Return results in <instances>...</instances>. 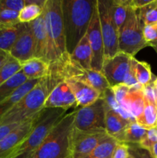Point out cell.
I'll use <instances>...</instances> for the list:
<instances>
[{"label": "cell", "mask_w": 157, "mask_h": 158, "mask_svg": "<svg viewBox=\"0 0 157 158\" xmlns=\"http://www.w3.org/2000/svg\"><path fill=\"white\" fill-rule=\"evenodd\" d=\"M44 108H61L68 110L78 108L72 89L66 80L60 82L51 91L45 103Z\"/></svg>", "instance_id": "14"}, {"label": "cell", "mask_w": 157, "mask_h": 158, "mask_svg": "<svg viewBox=\"0 0 157 158\" xmlns=\"http://www.w3.org/2000/svg\"><path fill=\"white\" fill-rule=\"evenodd\" d=\"M40 113L41 112L26 121L20 123L0 141V158L10 157L16 148L31 132Z\"/></svg>", "instance_id": "13"}, {"label": "cell", "mask_w": 157, "mask_h": 158, "mask_svg": "<svg viewBox=\"0 0 157 158\" xmlns=\"http://www.w3.org/2000/svg\"><path fill=\"white\" fill-rule=\"evenodd\" d=\"M139 16L144 26L157 24V0L138 10Z\"/></svg>", "instance_id": "32"}, {"label": "cell", "mask_w": 157, "mask_h": 158, "mask_svg": "<svg viewBox=\"0 0 157 158\" xmlns=\"http://www.w3.org/2000/svg\"><path fill=\"white\" fill-rule=\"evenodd\" d=\"M46 0H26V6L18 13V20L22 23H29L40 16L43 12Z\"/></svg>", "instance_id": "24"}, {"label": "cell", "mask_w": 157, "mask_h": 158, "mask_svg": "<svg viewBox=\"0 0 157 158\" xmlns=\"http://www.w3.org/2000/svg\"><path fill=\"white\" fill-rule=\"evenodd\" d=\"M132 70L135 80L142 87L150 83L155 78L152 75L150 65L146 62L139 61L135 57L132 60Z\"/></svg>", "instance_id": "25"}, {"label": "cell", "mask_w": 157, "mask_h": 158, "mask_svg": "<svg viewBox=\"0 0 157 158\" xmlns=\"http://www.w3.org/2000/svg\"><path fill=\"white\" fill-rule=\"evenodd\" d=\"M86 34H87L89 45H90L92 52L91 68L94 70L102 72V68H103L105 60L104 43H103V35H102L101 28H100L97 4Z\"/></svg>", "instance_id": "12"}, {"label": "cell", "mask_w": 157, "mask_h": 158, "mask_svg": "<svg viewBox=\"0 0 157 158\" xmlns=\"http://www.w3.org/2000/svg\"><path fill=\"white\" fill-rule=\"evenodd\" d=\"M35 46L32 29L27 23L26 29L18 36L16 42L9 51V55L12 58L23 63L32 58H35Z\"/></svg>", "instance_id": "15"}, {"label": "cell", "mask_w": 157, "mask_h": 158, "mask_svg": "<svg viewBox=\"0 0 157 158\" xmlns=\"http://www.w3.org/2000/svg\"><path fill=\"white\" fill-rule=\"evenodd\" d=\"M129 157L128 146L126 143L118 142L111 158H127Z\"/></svg>", "instance_id": "40"}, {"label": "cell", "mask_w": 157, "mask_h": 158, "mask_svg": "<svg viewBox=\"0 0 157 158\" xmlns=\"http://www.w3.org/2000/svg\"><path fill=\"white\" fill-rule=\"evenodd\" d=\"M109 106L101 96L93 103L76 110L74 128L78 131H106V114Z\"/></svg>", "instance_id": "9"}, {"label": "cell", "mask_w": 157, "mask_h": 158, "mask_svg": "<svg viewBox=\"0 0 157 158\" xmlns=\"http://www.w3.org/2000/svg\"><path fill=\"white\" fill-rule=\"evenodd\" d=\"M132 120L125 119L121 115L108 108L106 114V131L109 136L120 142L125 130Z\"/></svg>", "instance_id": "18"}, {"label": "cell", "mask_w": 157, "mask_h": 158, "mask_svg": "<svg viewBox=\"0 0 157 158\" xmlns=\"http://www.w3.org/2000/svg\"><path fill=\"white\" fill-rule=\"evenodd\" d=\"M28 79L21 70L15 76L0 85V103L9 98L21 85L26 83Z\"/></svg>", "instance_id": "28"}, {"label": "cell", "mask_w": 157, "mask_h": 158, "mask_svg": "<svg viewBox=\"0 0 157 158\" xmlns=\"http://www.w3.org/2000/svg\"><path fill=\"white\" fill-rule=\"evenodd\" d=\"M154 49H155V52H157V44L156 45H155V46H154Z\"/></svg>", "instance_id": "46"}, {"label": "cell", "mask_w": 157, "mask_h": 158, "mask_svg": "<svg viewBox=\"0 0 157 158\" xmlns=\"http://www.w3.org/2000/svg\"><path fill=\"white\" fill-rule=\"evenodd\" d=\"M120 106L135 120L143 113L145 107V99L142 88H130L122 100Z\"/></svg>", "instance_id": "19"}, {"label": "cell", "mask_w": 157, "mask_h": 158, "mask_svg": "<svg viewBox=\"0 0 157 158\" xmlns=\"http://www.w3.org/2000/svg\"><path fill=\"white\" fill-rule=\"evenodd\" d=\"M26 6V0H0V10L15 11L19 12Z\"/></svg>", "instance_id": "36"}, {"label": "cell", "mask_w": 157, "mask_h": 158, "mask_svg": "<svg viewBox=\"0 0 157 158\" xmlns=\"http://www.w3.org/2000/svg\"><path fill=\"white\" fill-rule=\"evenodd\" d=\"M9 57H10V55L9 52L0 49V69L6 64V62L9 60Z\"/></svg>", "instance_id": "43"}, {"label": "cell", "mask_w": 157, "mask_h": 158, "mask_svg": "<svg viewBox=\"0 0 157 158\" xmlns=\"http://www.w3.org/2000/svg\"><path fill=\"white\" fill-rule=\"evenodd\" d=\"M128 146L129 155L132 158H154L150 151L139 143H126Z\"/></svg>", "instance_id": "34"}, {"label": "cell", "mask_w": 157, "mask_h": 158, "mask_svg": "<svg viewBox=\"0 0 157 158\" xmlns=\"http://www.w3.org/2000/svg\"><path fill=\"white\" fill-rule=\"evenodd\" d=\"M97 9L106 60L119 52V30L112 17V0H97Z\"/></svg>", "instance_id": "8"}, {"label": "cell", "mask_w": 157, "mask_h": 158, "mask_svg": "<svg viewBox=\"0 0 157 158\" xmlns=\"http://www.w3.org/2000/svg\"><path fill=\"white\" fill-rule=\"evenodd\" d=\"M118 142L108 134L88 155L83 158H111Z\"/></svg>", "instance_id": "26"}, {"label": "cell", "mask_w": 157, "mask_h": 158, "mask_svg": "<svg viewBox=\"0 0 157 158\" xmlns=\"http://www.w3.org/2000/svg\"><path fill=\"white\" fill-rule=\"evenodd\" d=\"M76 110L66 114L49 132L31 158H72V141Z\"/></svg>", "instance_id": "3"}, {"label": "cell", "mask_w": 157, "mask_h": 158, "mask_svg": "<svg viewBox=\"0 0 157 158\" xmlns=\"http://www.w3.org/2000/svg\"><path fill=\"white\" fill-rule=\"evenodd\" d=\"M72 89L78 107L90 105L100 98L102 94L92 86L75 80H65Z\"/></svg>", "instance_id": "16"}, {"label": "cell", "mask_w": 157, "mask_h": 158, "mask_svg": "<svg viewBox=\"0 0 157 158\" xmlns=\"http://www.w3.org/2000/svg\"><path fill=\"white\" fill-rule=\"evenodd\" d=\"M108 134L106 131H78L72 132V158H83L89 154Z\"/></svg>", "instance_id": "11"}, {"label": "cell", "mask_w": 157, "mask_h": 158, "mask_svg": "<svg viewBox=\"0 0 157 158\" xmlns=\"http://www.w3.org/2000/svg\"><path fill=\"white\" fill-rule=\"evenodd\" d=\"M135 122L146 130L157 127V105L145 100L144 110L143 113L135 118Z\"/></svg>", "instance_id": "27"}, {"label": "cell", "mask_w": 157, "mask_h": 158, "mask_svg": "<svg viewBox=\"0 0 157 158\" xmlns=\"http://www.w3.org/2000/svg\"><path fill=\"white\" fill-rule=\"evenodd\" d=\"M27 23H19L10 26H0V49L9 52L17 39L26 29Z\"/></svg>", "instance_id": "21"}, {"label": "cell", "mask_w": 157, "mask_h": 158, "mask_svg": "<svg viewBox=\"0 0 157 158\" xmlns=\"http://www.w3.org/2000/svg\"><path fill=\"white\" fill-rule=\"evenodd\" d=\"M153 83H154V86H155V94H156V103H157V77H155V80H153Z\"/></svg>", "instance_id": "45"}, {"label": "cell", "mask_w": 157, "mask_h": 158, "mask_svg": "<svg viewBox=\"0 0 157 158\" xmlns=\"http://www.w3.org/2000/svg\"><path fill=\"white\" fill-rule=\"evenodd\" d=\"M58 84L48 75L26 94L9 112L0 119V125L21 123L41 112L51 91Z\"/></svg>", "instance_id": "2"}, {"label": "cell", "mask_w": 157, "mask_h": 158, "mask_svg": "<svg viewBox=\"0 0 157 158\" xmlns=\"http://www.w3.org/2000/svg\"><path fill=\"white\" fill-rule=\"evenodd\" d=\"M127 158H132V157H131V156H129V157H128Z\"/></svg>", "instance_id": "47"}, {"label": "cell", "mask_w": 157, "mask_h": 158, "mask_svg": "<svg viewBox=\"0 0 157 158\" xmlns=\"http://www.w3.org/2000/svg\"><path fill=\"white\" fill-rule=\"evenodd\" d=\"M149 151H150L151 154H152L154 158H157V143H154V144L151 147Z\"/></svg>", "instance_id": "44"}, {"label": "cell", "mask_w": 157, "mask_h": 158, "mask_svg": "<svg viewBox=\"0 0 157 158\" xmlns=\"http://www.w3.org/2000/svg\"><path fill=\"white\" fill-rule=\"evenodd\" d=\"M40 80H28L19 86L9 98L0 103V119L9 112L27 93H29Z\"/></svg>", "instance_id": "23"}, {"label": "cell", "mask_w": 157, "mask_h": 158, "mask_svg": "<svg viewBox=\"0 0 157 158\" xmlns=\"http://www.w3.org/2000/svg\"><path fill=\"white\" fill-rule=\"evenodd\" d=\"M153 0H130V6L135 10H139L150 4Z\"/></svg>", "instance_id": "42"}, {"label": "cell", "mask_w": 157, "mask_h": 158, "mask_svg": "<svg viewBox=\"0 0 157 158\" xmlns=\"http://www.w3.org/2000/svg\"><path fill=\"white\" fill-rule=\"evenodd\" d=\"M49 74L60 82L65 80H75L83 82L95 88L102 94L110 88V85L102 72L92 69H84L72 60L69 54L50 64Z\"/></svg>", "instance_id": "6"}, {"label": "cell", "mask_w": 157, "mask_h": 158, "mask_svg": "<svg viewBox=\"0 0 157 158\" xmlns=\"http://www.w3.org/2000/svg\"><path fill=\"white\" fill-rule=\"evenodd\" d=\"M69 56L72 60L79 64L84 69H92L91 66H92V52L87 34H86L85 36H83V38L80 40L79 43L74 49L72 53Z\"/></svg>", "instance_id": "22"}, {"label": "cell", "mask_w": 157, "mask_h": 158, "mask_svg": "<svg viewBox=\"0 0 157 158\" xmlns=\"http://www.w3.org/2000/svg\"><path fill=\"white\" fill-rule=\"evenodd\" d=\"M97 0H62L66 51L71 55L87 33Z\"/></svg>", "instance_id": "1"}, {"label": "cell", "mask_w": 157, "mask_h": 158, "mask_svg": "<svg viewBox=\"0 0 157 158\" xmlns=\"http://www.w3.org/2000/svg\"><path fill=\"white\" fill-rule=\"evenodd\" d=\"M18 13L19 12L8 9L0 10V26H10L19 23Z\"/></svg>", "instance_id": "33"}, {"label": "cell", "mask_w": 157, "mask_h": 158, "mask_svg": "<svg viewBox=\"0 0 157 158\" xmlns=\"http://www.w3.org/2000/svg\"><path fill=\"white\" fill-rule=\"evenodd\" d=\"M142 90H143V96H144V99L146 101L152 103V104L157 105L156 94H155V86H154L153 81H152L150 83L146 85V86H143Z\"/></svg>", "instance_id": "38"}, {"label": "cell", "mask_w": 157, "mask_h": 158, "mask_svg": "<svg viewBox=\"0 0 157 158\" xmlns=\"http://www.w3.org/2000/svg\"><path fill=\"white\" fill-rule=\"evenodd\" d=\"M111 88V90L113 93V95L115 97V100H116L117 103L119 104H121L122 100H123V98L125 97V96L126 95L129 90L130 89V87H129L128 86H126V84H119L115 85V86H112Z\"/></svg>", "instance_id": "39"}, {"label": "cell", "mask_w": 157, "mask_h": 158, "mask_svg": "<svg viewBox=\"0 0 157 158\" xmlns=\"http://www.w3.org/2000/svg\"><path fill=\"white\" fill-rule=\"evenodd\" d=\"M22 69V63L10 56L9 60L0 69V85L19 72Z\"/></svg>", "instance_id": "31"}, {"label": "cell", "mask_w": 157, "mask_h": 158, "mask_svg": "<svg viewBox=\"0 0 157 158\" xmlns=\"http://www.w3.org/2000/svg\"><path fill=\"white\" fill-rule=\"evenodd\" d=\"M147 131L139 126L135 120L132 121L125 130L120 142L125 143H139L146 137Z\"/></svg>", "instance_id": "30"}, {"label": "cell", "mask_w": 157, "mask_h": 158, "mask_svg": "<svg viewBox=\"0 0 157 158\" xmlns=\"http://www.w3.org/2000/svg\"><path fill=\"white\" fill-rule=\"evenodd\" d=\"M66 111L61 108H43L31 132L9 158L32 157Z\"/></svg>", "instance_id": "5"}, {"label": "cell", "mask_w": 157, "mask_h": 158, "mask_svg": "<svg viewBox=\"0 0 157 158\" xmlns=\"http://www.w3.org/2000/svg\"><path fill=\"white\" fill-rule=\"evenodd\" d=\"M48 47L46 61L55 63L68 55L63 25L62 0H46L43 6Z\"/></svg>", "instance_id": "4"}, {"label": "cell", "mask_w": 157, "mask_h": 158, "mask_svg": "<svg viewBox=\"0 0 157 158\" xmlns=\"http://www.w3.org/2000/svg\"><path fill=\"white\" fill-rule=\"evenodd\" d=\"M29 24L31 29H32L34 42H35V58L42 59L45 60H46V52H47L48 39L43 12L38 18L29 23Z\"/></svg>", "instance_id": "17"}, {"label": "cell", "mask_w": 157, "mask_h": 158, "mask_svg": "<svg viewBox=\"0 0 157 158\" xmlns=\"http://www.w3.org/2000/svg\"><path fill=\"white\" fill-rule=\"evenodd\" d=\"M143 27L138 10L131 8L127 19L119 32V52L135 56L147 44L143 38Z\"/></svg>", "instance_id": "7"}, {"label": "cell", "mask_w": 157, "mask_h": 158, "mask_svg": "<svg viewBox=\"0 0 157 158\" xmlns=\"http://www.w3.org/2000/svg\"><path fill=\"white\" fill-rule=\"evenodd\" d=\"M19 124L20 123H12V124L0 125V141Z\"/></svg>", "instance_id": "41"}, {"label": "cell", "mask_w": 157, "mask_h": 158, "mask_svg": "<svg viewBox=\"0 0 157 158\" xmlns=\"http://www.w3.org/2000/svg\"><path fill=\"white\" fill-rule=\"evenodd\" d=\"M131 9L130 0H112V17L119 32Z\"/></svg>", "instance_id": "29"}, {"label": "cell", "mask_w": 157, "mask_h": 158, "mask_svg": "<svg viewBox=\"0 0 157 158\" xmlns=\"http://www.w3.org/2000/svg\"><path fill=\"white\" fill-rule=\"evenodd\" d=\"M133 56L119 52L109 59H106L102 68V73L106 79L110 87L124 84L128 78L133 75L132 60Z\"/></svg>", "instance_id": "10"}, {"label": "cell", "mask_w": 157, "mask_h": 158, "mask_svg": "<svg viewBox=\"0 0 157 158\" xmlns=\"http://www.w3.org/2000/svg\"><path fill=\"white\" fill-rule=\"evenodd\" d=\"M155 143H157V127L148 130L146 137L140 142L139 144L149 150L151 147Z\"/></svg>", "instance_id": "37"}, {"label": "cell", "mask_w": 157, "mask_h": 158, "mask_svg": "<svg viewBox=\"0 0 157 158\" xmlns=\"http://www.w3.org/2000/svg\"><path fill=\"white\" fill-rule=\"evenodd\" d=\"M143 32L147 46L154 47L157 44V24L144 26Z\"/></svg>", "instance_id": "35"}, {"label": "cell", "mask_w": 157, "mask_h": 158, "mask_svg": "<svg viewBox=\"0 0 157 158\" xmlns=\"http://www.w3.org/2000/svg\"><path fill=\"white\" fill-rule=\"evenodd\" d=\"M21 71L28 80H41L50 72V64L40 58H32L22 63Z\"/></svg>", "instance_id": "20"}]
</instances>
